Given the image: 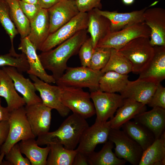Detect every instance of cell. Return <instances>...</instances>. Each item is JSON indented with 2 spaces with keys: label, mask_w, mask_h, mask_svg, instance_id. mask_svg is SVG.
Returning <instances> with one entry per match:
<instances>
[{
  "label": "cell",
  "mask_w": 165,
  "mask_h": 165,
  "mask_svg": "<svg viewBox=\"0 0 165 165\" xmlns=\"http://www.w3.org/2000/svg\"><path fill=\"white\" fill-rule=\"evenodd\" d=\"M127 75L108 71L101 77L99 81V90L109 93H120L126 87L128 81Z\"/></svg>",
  "instance_id": "obj_30"
},
{
  "label": "cell",
  "mask_w": 165,
  "mask_h": 165,
  "mask_svg": "<svg viewBox=\"0 0 165 165\" xmlns=\"http://www.w3.org/2000/svg\"><path fill=\"white\" fill-rule=\"evenodd\" d=\"M5 156L6 160L9 163L10 165H31L29 160L22 156L18 143L13 146Z\"/></svg>",
  "instance_id": "obj_37"
},
{
  "label": "cell",
  "mask_w": 165,
  "mask_h": 165,
  "mask_svg": "<svg viewBox=\"0 0 165 165\" xmlns=\"http://www.w3.org/2000/svg\"><path fill=\"white\" fill-rule=\"evenodd\" d=\"M87 13L88 19L87 30L90 34L94 49L98 42L111 31V23L108 19L98 13L94 9Z\"/></svg>",
  "instance_id": "obj_25"
},
{
  "label": "cell",
  "mask_w": 165,
  "mask_h": 165,
  "mask_svg": "<svg viewBox=\"0 0 165 165\" xmlns=\"http://www.w3.org/2000/svg\"><path fill=\"white\" fill-rule=\"evenodd\" d=\"M29 77L39 92L42 104L52 109L56 110L63 117L68 116L70 110L62 101L61 87L51 85L34 75H29Z\"/></svg>",
  "instance_id": "obj_12"
},
{
  "label": "cell",
  "mask_w": 165,
  "mask_h": 165,
  "mask_svg": "<svg viewBox=\"0 0 165 165\" xmlns=\"http://www.w3.org/2000/svg\"><path fill=\"white\" fill-rule=\"evenodd\" d=\"M4 98L10 112L24 106L25 102L17 93L13 80L2 69H0V97Z\"/></svg>",
  "instance_id": "obj_24"
},
{
  "label": "cell",
  "mask_w": 165,
  "mask_h": 165,
  "mask_svg": "<svg viewBox=\"0 0 165 165\" xmlns=\"http://www.w3.org/2000/svg\"><path fill=\"white\" fill-rule=\"evenodd\" d=\"M111 48L96 47L94 49L90 61V68L101 71L106 65L109 59Z\"/></svg>",
  "instance_id": "obj_36"
},
{
  "label": "cell",
  "mask_w": 165,
  "mask_h": 165,
  "mask_svg": "<svg viewBox=\"0 0 165 165\" xmlns=\"http://www.w3.org/2000/svg\"><path fill=\"white\" fill-rule=\"evenodd\" d=\"M87 156L77 152L73 163L72 165H88Z\"/></svg>",
  "instance_id": "obj_43"
},
{
  "label": "cell",
  "mask_w": 165,
  "mask_h": 165,
  "mask_svg": "<svg viewBox=\"0 0 165 165\" xmlns=\"http://www.w3.org/2000/svg\"><path fill=\"white\" fill-rule=\"evenodd\" d=\"M88 19L87 13L80 12L68 22L50 34L39 50L45 52L52 49L79 31L87 29Z\"/></svg>",
  "instance_id": "obj_9"
},
{
  "label": "cell",
  "mask_w": 165,
  "mask_h": 165,
  "mask_svg": "<svg viewBox=\"0 0 165 165\" xmlns=\"http://www.w3.org/2000/svg\"><path fill=\"white\" fill-rule=\"evenodd\" d=\"M101 0H75V1L79 12L87 13L95 8L101 9L102 8Z\"/></svg>",
  "instance_id": "obj_40"
},
{
  "label": "cell",
  "mask_w": 165,
  "mask_h": 165,
  "mask_svg": "<svg viewBox=\"0 0 165 165\" xmlns=\"http://www.w3.org/2000/svg\"><path fill=\"white\" fill-rule=\"evenodd\" d=\"M146 105L132 99L124 98L122 105L118 109L113 117L109 120L111 128L120 129L124 123L146 111Z\"/></svg>",
  "instance_id": "obj_23"
},
{
  "label": "cell",
  "mask_w": 165,
  "mask_h": 165,
  "mask_svg": "<svg viewBox=\"0 0 165 165\" xmlns=\"http://www.w3.org/2000/svg\"><path fill=\"white\" fill-rule=\"evenodd\" d=\"M121 128L130 138L137 143L143 151L156 139L153 133L141 124L130 120L124 123Z\"/></svg>",
  "instance_id": "obj_26"
},
{
  "label": "cell",
  "mask_w": 165,
  "mask_h": 165,
  "mask_svg": "<svg viewBox=\"0 0 165 165\" xmlns=\"http://www.w3.org/2000/svg\"><path fill=\"white\" fill-rule=\"evenodd\" d=\"M5 155L3 153H0V165H3V158Z\"/></svg>",
  "instance_id": "obj_48"
},
{
  "label": "cell",
  "mask_w": 165,
  "mask_h": 165,
  "mask_svg": "<svg viewBox=\"0 0 165 165\" xmlns=\"http://www.w3.org/2000/svg\"></svg>",
  "instance_id": "obj_49"
},
{
  "label": "cell",
  "mask_w": 165,
  "mask_h": 165,
  "mask_svg": "<svg viewBox=\"0 0 165 165\" xmlns=\"http://www.w3.org/2000/svg\"><path fill=\"white\" fill-rule=\"evenodd\" d=\"M153 56L138 79L158 85L165 78V46H153Z\"/></svg>",
  "instance_id": "obj_19"
},
{
  "label": "cell",
  "mask_w": 165,
  "mask_h": 165,
  "mask_svg": "<svg viewBox=\"0 0 165 165\" xmlns=\"http://www.w3.org/2000/svg\"><path fill=\"white\" fill-rule=\"evenodd\" d=\"M94 50L91 37L87 38L81 46L78 52L82 66L89 67Z\"/></svg>",
  "instance_id": "obj_38"
},
{
  "label": "cell",
  "mask_w": 165,
  "mask_h": 165,
  "mask_svg": "<svg viewBox=\"0 0 165 165\" xmlns=\"http://www.w3.org/2000/svg\"><path fill=\"white\" fill-rule=\"evenodd\" d=\"M151 30L144 22L136 24L119 31L109 32L98 42L96 47L119 50L132 40L139 37H150Z\"/></svg>",
  "instance_id": "obj_7"
},
{
  "label": "cell",
  "mask_w": 165,
  "mask_h": 165,
  "mask_svg": "<svg viewBox=\"0 0 165 165\" xmlns=\"http://www.w3.org/2000/svg\"><path fill=\"white\" fill-rule=\"evenodd\" d=\"M18 49L26 56L29 68L27 73L29 75L36 76L43 81L49 83H56L53 76L48 74L43 66L36 52L37 49L27 37L20 39Z\"/></svg>",
  "instance_id": "obj_16"
},
{
  "label": "cell",
  "mask_w": 165,
  "mask_h": 165,
  "mask_svg": "<svg viewBox=\"0 0 165 165\" xmlns=\"http://www.w3.org/2000/svg\"><path fill=\"white\" fill-rule=\"evenodd\" d=\"M134 121L143 125L154 134L156 139L160 137L165 128V109L153 108L136 115Z\"/></svg>",
  "instance_id": "obj_22"
},
{
  "label": "cell",
  "mask_w": 165,
  "mask_h": 165,
  "mask_svg": "<svg viewBox=\"0 0 165 165\" xmlns=\"http://www.w3.org/2000/svg\"><path fill=\"white\" fill-rule=\"evenodd\" d=\"M19 1L22 10L30 21L36 16L42 8L38 4L26 3L20 0Z\"/></svg>",
  "instance_id": "obj_41"
},
{
  "label": "cell",
  "mask_w": 165,
  "mask_h": 165,
  "mask_svg": "<svg viewBox=\"0 0 165 165\" xmlns=\"http://www.w3.org/2000/svg\"><path fill=\"white\" fill-rule=\"evenodd\" d=\"M89 126L85 119L73 113L55 131L38 137L36 142L38 145L55 143L62 145L67 149H75L83 132Z\"/></svg>",
  "instance_id": "obj_2"
},
{
  "label": "cell",
  "mask_w": 165,
  "mask_h": 165,
  "mask_svg": "<svg viewBox=\"0 0 165 165\" xmlns=\"http://www.w3.org/2000/svg\"><path fill=\"white\" fill-rule=\"evenodd\" d=\"M123 3L126 5H130L133 4L135 0H122Z\"/></svg>",
  "instance_id": "obj_46"
},
{
  "label": "cell",
  "mask_w": 165,
  "mask_h": 165,
  "mask_svg": "<svg viewBox=\"0 0 165 165\" xmlns=\"http://www.w3.org/2000/svg\"><path fill=\"white\" fill-rule=\"evenodd\" d=\"M6 1L9 7L11 19L21 38L27 37L30 32V21L22 10L19 0Z\"/></svg>",
  "instance_id": "obj_32"
},
{
  "label": "cell",
  "mask_w": 165,
  "mask_h": 165,
  "mask_svg": "<svg viewBox=\"0 0 165 165\" xmlns=\"http://www.w3.org/2000/svg\"><path fill=\"white\" fill-rule=\"evenodd\" d=\"M50 21L48 9L41 8L30 21V30L27 36L37 50H39L49 35Z\"/></svg>",
  "instance_id": "obj_21"
},
{
  "label": "cell",
  "mask_w": 165,
  "mask_h": 165,
  "mask_svg": "<svg viewBox=\"0 0 165 165\" xmlns=\"http://www.w3.org/2000/svg\"><path fill=\"white\" fill-rule=\"evenodd\" d=\"M2 69L13 80L16 90L22 95L25 105L29 106L42 102L40 97L36 93L37 90L33 82L25 78L21 72L12 67H3Z\"/></svg>",
  "instance_id": "obj_17"
},
{
  "label": "cell",
  "mask_w": 165,
  "mask_h": 165,
  "mask_svg": "<svg viewBox=\"0 0 165 165\" xmlns=\"http://www.w3.org/2000/svg\"><path fill=\"white\" fill-rule=\"evenodd\" d=\"M9 130L8 121L0 123V148L6 141Z\"/></svg>",
  "instance_id": "obj_42"
},
{
  "label": "cell",
  "mask_w": 165,
  "mask_h": 165,
  "mask_svg": "<svg viewBox=\"0 0 165 165\" xmlns=\"http://www.w3.org/2000/svg\"><path fill=\"white\" fill-rule=\"evenodd\" d=\"M87 29L82 30L56 48L42 52L38 55L45 69L51 71L56 80L67 68L69 59L78 53L81 46L87 38Z\"/></svg>",
  "instance_id": "obj_1"
},
{
  "label": "cell",
  "mask_w": 165,
  "mask_h": 165,
  "mask_svg": "<svg viewBox=\"0 0 165 165\" xmlns=\"http://www.w3.org/2000/svg\"><path fill=\"white\" fill-rule=\"evenodd\" d=\"M108 140L115 144V153L118 158L133 165H138L143 151L140 146L123 131L111 128Z\"/></svg>",
  "instance_id": "obj_8"
},
{
  "label": "cell",
  "mask_w": 165,
  "mask_h": 165,
  "mask_svg": "<svg viewBox=\"0 0 165 165\" xmlns=\"http://www.w3.org/2000/svg\"><path fill=\"white\" fill-rule=\"evenodd\" d=\"M101 71L104 73L111 71L121 74L127 75L132 72V67L128 60L119 51L111 48L109 61Z\"/></svg>",
  "instance_id": "obj_33"
},
{
  "label": "cell",
  "mask_w": 165,
  "mask_h": 165,
  "mask_svg": "<svg viewBox=\"0 0 165 165\" xmlns=\"http://www.w3.org/2000/svg\"><path fill=\"white\" fill-rule=\"evenodd\" d=\"M46 165H72L77 152L76 149H66L62 145L51 143Z\"/></svg>",
  "instance_id": "obj_31"
},
{
  "label": "cell",
  "mask_w": 165,
  "mask_h": 165,
  "mask_svg": "<svg viewBox=\"0 0 165 165\" xmlns=\"http://www.w3.org/2000/svg\"><path fill=\"white\" fill-rule=\"evenodd\" d=\"M8 121V133L6 141L0 148V153L5 155L20 141L35 138L28 120L24 106L10 112Z\"/></svg>",
  "instance_id": "obj_4"
},
{
  "label": "cell",
  "mask_w": 165,
  "mask_h": 165,
  "mask_svg": "<svg viewBox=\"0 0 165 165\" xmlns=\"http://www.w3.org/2000/svg\"><path fill=\"white\" fill-rule=\"evenodd\" d=\"M101 150L98 152L94 151L87 156L90 165H123L127 162L119 158L112 151L114 143L108 140Z\"/></svg>",
  "instance_id": "obj_29"
},
{
  "label": "cell",
  "mask_w": 165,
  "mask_h": 165,
  "mask_svg": "<svg viewBox=\"0 0 165 165\" xmlns=\"http://www.w3.org/2000/svg\"><path fill=\"white\" fill-rule=\"evenodd\" d=\"M23 2L30 3L38 4V0H20Z\"/></svg>",
  "instance_id": "obj_47"
},
{
  "label": "cell",
  "mask_w": 165,
  "mask_h": 165,
  "mask_svg": "<svg viewBox=\"0 0 165 165\" xmlns=\"http://www.w3.org/2000/svg\"><path fill=\"white\" fill-rule=\"evenodd\" d=\"M165 165V132L143 153L138 165Z\"/></svg>",
  "instance_id": "obj_28"
},
{
  "label": "cell",
  "mask_w": 165,
  "mask_h": 165,
  "mask_svg": "<svg viewBox=\"0 0 165 165\" xmlns=\"http://www.w3.org/2000/svg\"><path fill=\"white\" fill-rule=\"evenodd\" d=\"M90 93L96 114V120L98 121L105 122L109 119H112L123 103L124 98L120 94L115 93L98 90Z\"/></svg>",
  "instance_id": "obj_10"
},
{
  "label": "cell",
  "mask_w": 165,
  "mask_h": 165,
  "mask_svg": "<svg viewBox=\"0 0 165 165\" xmlns=\"http://www.w3.org/2000/svg\"><path fill=\"white\" fill-rule=\"evenodd\" d=\"M118 51L130 62L132 72L139 74L147 67L154 53L150 37H144L132 40Z\"/></svg>",
  "instance_id": "obj_3"
},
{
  "label": "cell",
  "mask_w": 165,
  "mask_h": 165,
  "mask_svg": "<svg viewBox=\"0 0 165 165\" xmlns=\"http://www.w3.org/2000/svg\"><path fill=\"white\" fill-rule=\"evenodd\" d=\"M148 105L152 108L159 107L165 109V88L160 83L158 85Z\"/></svg>",
  "instance_id": "obj_39"
},
{
  "label": "cell",
  "mask_w": 165,
  "mask_h": 165,
  "mask_svg": "<svg viewBox=\"0 0 165 165\" xmlns=\"http://www.w3.org/2000/svg\"><path fill=\"white\" fill-rule=\"evenodd\" d=\"M0 23L9 37L11 44L10 50L15 51L13 40L18 33L11 19L9 7L6 0H0Z\"/></svg>",
  "instance_id": "obj_34"
},
{
  "label": "cell",
  "mask_w": 165,
  "mask_h": 165,
  "mask_svg": "<svg viewBox=\"0 0 165 165\" xmlns=\"http://www.w3.org/2000/svg\"><path fill=\"white\" fill-rule=\"evenodd\" d=\"M158 85L153 82L138 79L128 81L120 94L124 98H129L148 105L154 94Z\"/></svg>",
  "instance_id": "obj_20"
},
{
  "label": "cell",
  "mask_w": 165,
  "mask_h": 165,
  "mask_svg": "<svg viewBox=\"0 0 165 165\" xmlns=\"http://www.w3.org/2000/svg\"><path fill=\"white\" fill-rule=\"evenodd\" d=\"M64 73L56 80L60 86L88 88L91 92L99 90V81L104 74L101 71L89 67H68Z\"/></svg>",
  "instance_id": "obj_5"
},
{
  "label": "cell",
  "mask_w": 165,
  "mask_h": 165,
  "mask_svg": "<svg viewBox=\"0 0 165 165\" xmlns=\"http://www.w3.org/2000/svg\"><path fill=\"white\" fill-rule=\"evenodd\" d=\"M148 7L130 12L121 13L117 11L102 10L95 8L96 11L108 19L111 23V32L119 31L134 24L144 22V13Z\"/></svg>",
  "instance_id": "obj_18"
},
{
  "label": "cell",
  "mask_w": 165,
  "mask_h": 165,
  "mask_svg": "<svg viewBox=\"0 0 165 165\" xmlns=\"http://www.w3.org/2000/svg\"><path fill=\"white\" fill-rule=\"evenodd\" d=\"M61 86L62 101L73 113L77 114L85 119L95 114L94 105L91 100L90 93L85 91L81 88Z\"/></svg>",
  "instance_id": "obj_6"
},
{
  "label": "cell",
  "mask_w": 165,
  "mask_h": 165,
  "mask_svg": "<svg viewBox=\"0 0 165 165\" xmlns=\"http://www.w3.org/2000/svg\"><path fill=\"white\" fill-rule=\"evenodd\" d=\"M62 0H38L40 7L43 9H48Z\"/></svg>",
  "instance_id": "obj_45"
},
{
  "label": "cell",
  "mask_w": 165,
  "mask_h": 165,
  "mask_svg": "<svg viewBox=\"0 0 165 165\" xmlns=\"http://www.w3.org/2000/svg\"><path fill=\"white\" fill-rule=\"evenodd\" d=\"M47 9L50 34L68 22L80 12L75 0H62Z\"/></svg>",
  "instance_id": "obj_15"
},
{
  "label": "cell",
  "mask_w": 165,
  "mask_h": 165,
  "mask_svg": "<svg viewBox=\"0 0 165 165\" xmlns=\"http://www.w3.org/2000/svg\"><path fill=\"white\" fill-rule=\"evenodd\" d=\"M1 103V98L0 97V123L3 121H8L10 113L7 107L2 106Z\"/></svg>",
  "instance_id": "obj_44"
},
{
  "label": "cell",
  "mask_w": 165,
  "mask_h": 165,
  "mask_svg": "<svg viewBox=\"0 0 165 165\" xmlns=\"http://www.w3.org/2000/svg\"><path fill=\"white\" fill-rule=\"evenodd\" d=\"M25 108L28 120L35 138L49 132L52 109L42 102L25 105Z\"/></svg>",
  "instance_id": "obj_13"
},
{
  "label": "cell",
  "mask_w": 165,
  "mask_h": 165,
  "mask_svg": "<svg viewBox=\"0 0 165 165\" xmlns=\"http://www.w3.org/2000/svg\"><path fill=\"white\" fill-rule=\"evenodd\" d=\"M144 22L151 30L150 43L153 47L165 46V10L148 8L143 15Z\"/></svg>",
  "instance_id": "obj_14"
},
{
  "label": "cell",
  "mask_w": 165,
  "mask_h": 165,
  "mask_svg": "<svg viewBox=\"0 0 165 165\" xmlns=\"http://www.w3.org/2000/svg\"><path fill=\"white\" fill-rule=\"evenodd\" d=\"M10 66L16 68L20 72H27L29 65L25 55L9 51L6 54L0 55V67Z\"/></svg>",
  "instance_id": "obj_35"
},
{
  "label": "cell",
  "mask_w": 165,
  "mask_h": 165,
  "mask_svg": "<svg viewBox=\"0 0 165 165\" xmlns=\"http://www.w3.org/2000/svg\"><path fill=\"white\" fill-rule=\"evenodd\" d=\"M111 129L109 121L103 122L96 120L83 132L76 149L77 152L88 156L94 151L97 145L108 140Z\"/></svg>",
  "instance_id": "obj_11"
},
{
  "label": "cell",
  "mask_w": 165,
  "mask_h": 165,
  "mask_svg": "<svg viewBox=\"0 0 165 165\" xmlns=\"http://www.w3.org/2000/svg\"><path fill=\"white\" fill-rule=\"evenodd\" d=\"M18 144L21 152L26 156L31 165H46L50 150L49 145L45 148L39 147L35 138L21 141Z\"/></svg>",
  "instance_id": "obj_27"
}]
</instances>
